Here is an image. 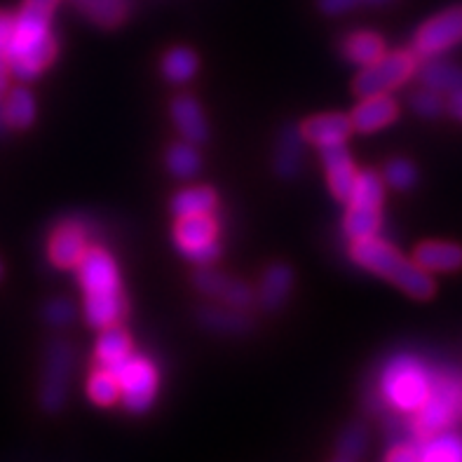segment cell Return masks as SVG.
Listing matches in <instances>:
<instances>
[{
  "mask_svg": "<svg viewBox=\"0 0 462 462\" xmlns=\"http://www.w3.org/2000/svg\"><path fill=\"white\" fill-rule=\"evenodd\" d=\"M7 78H10V64H7L5 54H0V97L7 89Z\"/></svg>",
  "mask_w": 462,
  "mask_h": 462,
  "instance_id": "obj_43",
  "label": "cell"
},
{
  "mask_svg": "<svg viewBox=\"0 0 462 462\" xmlns=\"http://www.w3.org/2000/svg\"><path fill=\"white\" fill-rule=\"evenodd\" d=\"M108 371L120 383V393H123L125 406L129 411L143 413L146 409H151L155 393H158V374L148 359L127 355L123 362L111 366Z\"/></svg>",
  "mask_w": 462,
  "mask_h": 462,
  "instance_id": "obj_4",
  "label": "cell"
},
{
  "mask_svg": "<svg viewBox=\"0 0 462 462\" xmlns=\"http://www.w3.org/2000/svg\"><path fill=\"white\" fill-rule=\"evenodd\" d=\"M350 254L362 268L371 270L375 275L394 282L402 291H406L409 296H413V299L428 300L432 299L434 291H437L434 280L430 277L428 270H422L416 261H413V263L406 261L394 246L378 240V237L355 240Z\"/></svg>",
  "mask_w": 462,
  "mask_h": 462,
  "instance_id": "obj_1",
  "label": "cell"
},
{
  "mask_svg": "<svg viewBox=\"0 0 462 462\" xmlns=\"http://www.w3.org/2000/svg\"><path fill=\"white\" fill-rule=\"evenodd\" d=\"M451 111L456 113L457 117H462V89L453 92V97H451Z\"/></svg>",
  "mask_w": 462,
  "mask_h": 462,
  "instance_id": "obj_44",
  "label": "cell"
},
{
  "mask_svg": "<svg viewBox=\"0 0 462 462\" xmlns=\"http://www.w3.org/2000/svg\"><path fill=\"white\" fill-rule=\"evenodd\" d=\"M366 451V430L362 425H350L338 439V457L357 462Z\"/></svg>",
  "mask_w": 462,
  "mask_h": 462,
  "instance_id": "obj_33",
  "label": "cell"
},
{
  "mask_svg": "<svg viewBox=\"0 0 462 462\" xmlns=\"http://www.w3.org/2000/svg\"><path fill=\"white\" fill-rule=\"evenodd\" d=\"M78 277H80V284L88 296L120 291V277H117L116 263L101 249L85 252V256L78 261Z\"/></svg>",
  "mask_w": 462,
  "mask_h": 462,
  "instance_id": "obj_9",
  "label": "cell"
},
{
  "mask_svg": "<svg viewBox=\"0 0 462 462\" xmlns=\"http://www.w3.org/2000/svg\"><path fill=\"white\" fill-rule=\"evenodd\" d=\"M73 3L101 26H117L127 14L125 0H73Z\"/></svg>",
  "mask_w": 462,
  "mask_h": 462,
  "instance_id": "obj_25",
  "label": "cell"
},
{
  "mask_svg": "<svg viewBox=\"0 0 462 462\" xmlns=\"http://www.w3.org/2000/svg\"><path fill=\"white\" fill-rule=\"evenodd\" d=\"M129 355V336L125 334L123 328L106 327L104 334H101L99 343H97V357L104 369H111L116 364L123 362Z\"/></svg>",
  "mask_w": 462,
  "mask_h": 462,
  "instance_id": "obj_22",
  "label": "cell"
},
{
  "mask_svg": "<svg viewBox=\"0 0 462 462\" xmlns=\"http://www.w3.org/2000/svg\"><path fill=\"white\" fill-rule=\"evenodd\" d=\"M88 390L94 404H99V406H111L116 404L117 399L123 397L117 378L111 374V371L104 369V366H101L99 371H94L92 378H89Z\"/></svg>",
  "mask_w": 462,
  "mask_h": 462,
  "instance_id": "obj_31",
  "label": "cell"
},
{
  "mask_svg": "<svg viewBox=\"0 0 462 462\" xmlns=\"http://www.w3.org/2000/svg\"><path fill=\"white\" fill-rule=\"evenodd\" d=\"M300 129L287 127L282 129L280 141H277V158H275V167L277 174L284 176V179H291V176L299 174V164H300Z\"/></svg>",
  "mask_w": 462,
  "mask_h": 462,
  "instance_id": "obj_18",
  "label": "cell"
},
{
  "mask_svg": "<svg viewBox=\"0 0 462 462\" xmlns=\"http://www.w3.org/2000/svg\"><path fill=\"white\" fill-rule=\"evenodd\" d=\"M362 3H385V0H362Z\"/></svg>",
  "mask_w": 462,
  "mask_h": 462,
  "instance_id": "obj_46",
  "label": "cell"
},
{
  "mask_svg": "<svg viewBox=\"0 0 462 462\" xmlns=\"http://www.w3.org/2000/svg\"><path fill=\"white\" fill-rule=\"evenodd\" d=\"M416 70V52H393L383 54L374 64L364 66L359 78L355 80V92L364 99L378 97L390 89L404 85Z\"/></svg>",
  "mask_w": 462,
  "mask_h": 462,
  "instance_id": "obj_3",
  "label": "cell"
},
{
  "mask_svg": "<svg viewBox=\"0 0 462 462\" xmlns=\"http://www.w3.org/2000/svg\"><path fill=\"white\" fill-rule=\"evenodd\" d=\"M167 164H170L171 174L176 179H190V176L198 174L199 158L195 148L190 146V141L188 143H174L170 155H167Z\"/></svg>",
  "mask_w": 462,
  "mask_h": 462,
  "instance_id": "obj_32",
  "label": "cell"
},
{
  "mask_svg": "<svg viewBox=\"0 0 462 462\" xmlns=\"http://www.w3.org/2000/svg\"><path fill=\"white\" fill-rule=\"evenodd\" d=\"M70 357H73V352H70L69 343H64V340H54L50 350H47V362L41 385V404L47 413H57L64 406L70 374Z\"/></svg>",
  "mask_w": 462,
  "mask_h": 462,
  "instance_id": "obj_8",
  "label": "cell"
},
{
  "mask_svg": "<svg viewBox=\"0 0 462 462\" xmlns=\"http://www.w3.org/2000/svg\"><path fill=\"white\" fill-rule=\"evenodd\" d=\"M3 108H5L7 125H12V127L26 129L31 123H33L35 104H33V97H31L26 89L22 88L12 89V92L7 94Z\"/></svg>",
  "mask_w": 462,
  "mask_h": 462,
  "instance_id": "obj_26",
  "label": "cell"
},
{
  "mask_svg": "<svg viewBox=\"0 0 462 462\" xmlns=\"http://www.w3.org/2000/svg\"><path fill=\"white\" fill-rule=\"evenodd\" d=\"M432 393V381L418 359L397 357L383 374V394L399 411H418Z\"/></svg>",
  "mask_w": 462,
  "mask_h": 462,
  "instance_id": "obj_2",
  "label": "cell"
},
{
  "mask_svg": "<svg viewBox=\"0 0 462 462\" xmlns=\"http://www.w3.org/2000/svg\"><path fill=\"white\" fill-rule=\"evenodd\" d=\"M59 0H23V7H29V10L42 12V14H50L52 17L54 7H57Z\"/></svg>",
  "mask_w": 462,
  "mask_h": 462,
  "instance_id": "obj_42",
  "label": "cell"
},
{
  "mask_svg": "<svg viewBox=\"0 0 462 462\" xmlns=\"http://www.w3.org/2000/svg\"><path fill=\"white\" fill-rule=\"evenodd\" d=\"M291 270L287 265H273L263 275V287H261V303L265 310H277L284 299L291 291Z\"/></svg>",
  "mask_w": 462,
  "mask_h": 462,
  "instance_id": "obj_20",
  "label": "cell"
},
{
  "mask_svg": "<svg viewBox=\"0 0 462 462\" xmlns=\"http://www.w3.org/2000/svg\"><path fill=\"white\" fill-rule=\"evenodd\" d=\"M45 317L50 324H57V327H64L70 322L73 317V308H70L69 300H54L45 308Z\"/></svg>",
  "mask_w": 462,
  "mask_h": 462,
  "instance_id": "obj_37",
  "label": "cell"
},
{
  "mask_svg": "<svg viewBox=\"0 0 462 462\" xmlns=\"http://www.w3.org/2000/svg\"><path fill=\"white\" fill-rule=\"evenodd\" d=\"M322 160H324V167H327L331 193H334L338 199H343V202H347L352 195V188H355V179H357V174H355V164H352L346 143L322 146Z\"/></svg>",
  "mask_w": 462,
  "mask_h": 462,
  "instance_id": "obj_11",
  "label": "cell"
},
{
  "mask_svg": "<svg viewBox=\"0 0 462 462\" xmlns=\"http://www.w3.org/2000/svg\"><path fill=\"white\" fill-rule=\"evenodd\" d=\"M350 207H371V209H381L383 205V183L374 171H364L355 179V188L350 195Z\"/></svg>",
  "mask_w": 462,
  "mask_h": 462,
  "instance_id": "obj_27",
  "label": "cell"
},
{
  "mask_svg": "<svg viewBox=\"0 0 462 462\" xmlns=\"http://www.w3.org/2000/svg\"><path fill=\"white\" fill-rule=\"evenodd\" d=\"M385 179L387 183L393 188H397V190H409V188H413V183H416L418 179L416 167L411 162H406V160H393V162L387 164Z\"/></svg>",
  "mask_w": 462,
  "mask_h": 462,
  "instance_id": "obj_35",
  "label": "cell"
},
{
  "mask_svg": "<svg viewBox=\"0 0 462 462\" xmlns=\"http://www.w3.org/2000/svg\"><path fill=\"white\" fill-rule=\"evenodd\" d=\"M195 284H198L199 291H205L207 296H214V299H223L228 293L233 280H228L226 275L217 273V270L202 268L199 273H195Z\"/></svg>",
  "mask_w": 462,
  "mask_h": 462,
  "instance_id": "obj_34",
  "label": "cell"
},
{
  "mask_svg": "<svg viewBox=\"0 0 462 462\" xmlns=\"http://www.w3.org/2000/svg\"><path fill=\"white\" fill-rule=\"evenodd\" d=\"M0 275H3V265H0Z\"/></svg>",
  "mask_w": 462,
  "mask_h": 462,
  "instance_id": "obj_48",
  "label": "cell"
},
{
  "mask_svg": "<svg viewBox=\"0 0 462 462\" xmlns=\"http://www.w3.org/2000/svg\"><path fill=\"white\" fill-rule=\"evenodd\" d=\"M217 221L209 214H195V217H181L174 230V240L179 252L186 254L190 261L207 265L217 261Z\"/></svg>",
  "mask_w": 462,
  "mask_h": 462,
  "instance_id": "obj_5",
  "label": "cell"
},
{
  "mask_svg": "<svg viewBox=\"0 0 462 462\" xmlns=\"http://www.w3.org/2000/svg\"><path fill=\"white\" fill-rule=\"evenodd\" d=\"M199 319L202 324L214 331H223V334H245L252 328V322L246 317L237 315V312L228 310H218V308H205L199 312Z\"/></svg>",
  "mask_w": 462,
  "mask_h": 462,
  "instance_id": "obj_30",
  "label": "cell"
},
{
  "mask_svg": "<svg viewBox=\"0 0 462 462\" xmlns=\"http://www.w3.org/2000/svg\"><path fill=\"white\" fill-rule=\"evenodd\" d=\"M420 462H462V439L456 434H434L422 448Z\"/></svg>",
  "mask_w": 462,
  "mask_h": 462,
  "instance_id": "obj_28",
  "label": "cell"
},
{
  "mask_svg": "<svg viewBox=\"0 0 462 462\" xmlns=\"http://www.w3.org/2000/svg\"><path fill=\"white\" fill-rule=\"evenodd\" d=\"M420 457L422 448H418L416 444H399L387 453L385 462H420Z\"/></svg>",
  "mask_w": 462,
  "mask_h": 462,
  "instance_id": "obj_38",
  "label": "cell"
},
{
  "mask_svg": "<svg viewBox=\"0 0 462 462\" xmlns=\"http://www.w3.org/2000/svg\"><path fill=\"white\" fill-rule=\"evenodd\" d=\"M357 3H362V0H319V7L327 14H340V12L352 10Z\"/></svg>",
  "mask_w": 462,
  "mask_h": 462,
  "instance_id": "obj_41",
  "label": "cell"
},
{
  "mask_svg": "<svg viewBox=\"0 0 462 462\" xmlns=\"http://www.w3.org/2000/svg\"><path fill=\"white\" fill-rule=\"evenodd\" d=\"M12 35H14V17L7 12H0V54L7 52Z\"/></svg>",
  "mask_w": 462,
  "mask_h": 462,
  "instance_id": "obj_40",
  "label": "cell"
},
{
  "mask_svg": "<svg viewBox=\"0 0 462 462\" xmlns=\"http://www.w3.org/2000/svg\"><path fill=\"white\" fill-rule=\"evenodd\" d=\"M394 117H397V104L385 94H378V97H369L366 101H362L350 120L357 132H375V129L393 123Z\"/></svg>",
  "mask_w": 462,
  "mask_h": 462,
  "instance_id": "obj_14",
  "label": "cell"
},
{
  "mask_svg": "<svg viewBox=\"0 0 462 462\" xmlns=\"http://www.w3.org/2000/svg\"><path fill=\"white\" fill-rule=\"evenodd\" d=\"M85 315L92 327H113V324L125 315L123 293H99V296H88L85 300Z\"/></svg>",
  "mask_w": 462,
  "mask_h": 462,
  "instance_id": "obj_17",
  "label": "cell"
},
{
  "mask_svg": "<svg viewBox=\"0 0 462 462\" xmlns=\"http://www.w3.org/2000/svg\"><path fill=\"white\" fill-rule=\"evenodd\" d=\"M162 70L164 76L170 78V82H176V85H183L186 80L193 78V73L198 70V59L190 50L186 47H176L171 50L162 61Z\"/></svg>",
  "mask_w": 462,
  "mask_h": 462,
  "instance_id": "obj_29",
  "label": "cell"
},
{
  "mask_svg": "<svg viewBox=\"0 0 462 462\" xmlns=\"http://www.w3.org/2000/svg\"><path fill=\"white\" fill-rule=\"evenodd\" d=\"M336 462H350V460H343V457H338V460H336Z\"/></svg>",
  "mask_w": 462,
  "mask_h": 462,
  "instance_id": "obj_47",
  "label": "cell"
},
{
  "mask_svg": "<svg viewBox=\"0 0 462 462\" xmlns=\"http://www.w3.org/2000/svg\"><path fill=\"white\" fill-rule=\"evenodd\" d=\"M413 261L428 273H453L462 268V246L453 242H425L416 249Z\"/></svg>",
  "mask_w": 462,
  "mask_h": 462,
  "instance_id": "obj_13",
  "label": "cell"
},
{
  "mask_svg": "<svg viewBox=\"0 0 462 462\" xmlns=\"http://www.w3.org/2000/svg\"><path fill=\"white\" fill-rule=\"evenodd\" d=\"M343 226H346V235L350 240L375 237V233L381 228V209H371V207H350Z\"/></svg>",
  "mask_w": 462,
  "mask_h": 462,
  "instance_id": "obj_24",
  "label": "cell"
},
{
  "mask_svg": "<svg viewBox=\"0 0 462 462\" xmlns=\"http://www.w3.org/2000/svg\"><path fill=\"white\" fill-rule=\"evenodd\" d=\"M352 120L340 113H328V116L310 117L300 127V134L305 141L317 143V146H334V143H346L347 136L352 134Z\"/></svg>",
  "mask_w": 462,
  "mask_h": 462,
  "instance_id": "obj_12",
  "label": "cell"
},
{
  "mask_svg": "<svg viewBox=\"0 0 462 462\" xmlns=\"http://www.w3.org/2000/svg\"><path fill=\"white\" fill-rule=\"evenodd\" d=\"M171 117L183 139L190 143H202L207 139V123L198 101L193 97H179L171 104Z\"/></svg>",
  "mask_w": 462,
  "mask_h": 462,
  "instance_id": "obj_16",
  "label": "cell"
},
{
  "mask_svg": "<svg viewBox=\"0 0 462 462\" xmlns=\"http://www.w3.org/2000/svg\"><path fill=\"white\" fill-rule=\"evenodd\" d=\"M420 80L434 92H457L462 89V69L446 61H434L430 59L428 64L420 69Z\"/></svg>",
  "mask_w": 462,
  "mask_h": 462,
  "instance_id": "obj_21",
  "label": "cell"
},
{
  "mask_svg": "<svg viewBox=\"0 0 462 462\" xmlns=\"http://www.w3.org/2000/svg\"><path fill=\"white\" fill-rule=\"evenodd\" d=\"M223 300L230 305H235V308H246V305L252 303V291H249V287H246V284H242V282H233L228 289V293L223 296Z\"/></svg>",
  "mask_w": 462,
  "mask_h": 462,
  "instance_id": "obj_39",
  "label": "cell"
},
{
  "mask_svg": "<svg viewBox=\"0 0 462 462\" xmlns=\"http://www.w3.org/2000/svg\"><path fill=\"white\" fill-rule=\"evenodd\" d=\"M54 54H57V45H54L52 35L47 33L45 38L29 42V45L10 47L5 52V59L14 76L22 78V80H33L42 69L52 64Z\"/></svg>",
  "mask_w": 462,
  "mask_h": 462,
  "instance_id": "obj_10",
  "label": "cell"
},
{
  "mask_svg": "<svg viewBox=\"0 0 462 462\" xmlns=\"http://www.w3.org/2000/svg\"><path fill=\"white\" fill-rule=\"evenodd\" d=\"M413 108H416L418 116L434 117L441 113L444 101H441V97L434 92V89H430V92H418L416 97H413Z\"/></svg>",
  "mask_w": 462,
  "mask_h": 462,
  "instance_id": "obj_36",
  "label": "cell"
},
{
  "mask_svg": "<svg viewBox=\"0 0 462 462\" xmlns=\"http://www.w3.org/2000/svg\"><path fill=\"white\" fill-rule=\"evenodd\" d=\"M5 125H7V120H5V108H3V104H0V132L5 129Z\"/></svg>",
  "mask_w": 462,
  "mask_h": 462,
  "instance_id": "obj_45",
  "label": "cell"
},
{
  "mask_svg": "<svg viewBox=\"0 0 462 462\" xmlns=\"http://www.w3.org/2000/svg\"><path fill=\"white\" fill-rule=\"evenodd\" d=\"M343 54L355 64L369 66L385 54V45H383L381 35L362 31V33L347 35L346 42H343Z\"/></svg>",
  "mask_w": 462,
  "mask_h": 462,
  "instance_id": "obj_19",
  "label": "cell"
},
{
  "mask_svg": "<svg viewBox=\"0 0 462 462\" xmlns=\"http://www.w3.org/2000/svg\"><path fill=\"white\" fill-rule=\"evenodd\" d=\"M460 411V393L451 383H432V393L428 402L418 409L416 432L420 439H432L434 434H441Z\"/></svg>",
  "mask_w": 462,
  "mask_h": 462,
  "instance_id": "obj_6",
  "label": "cell"
},
{
  "mask_svg": "<svg viewBox=\"0 0 462 462\" xmlns=\"http://www.w3.org/2000/svg\"><path fill=\"white\" fill-rule=\"evenodd\" d=\"M217 193L211 188H190L171 199V209L179 218L195 217V214H209L217 207Z\"/></svg>",
  "mask_w": 462,
  "mask_h": 462,
  "instance_id": "obj_23",
  "label": "cell"
},
{
  "mask_svg": "<svg viewBox=\"0 0 462 462\" xmlns=\"http://www.w3.org/2000/svg\"><path fill=\"white\" fill-rule=\"evenodd\" d=\"M88 252L85 235L76 226H61L50 240V258L59 268H73Z\"/></svg>",
  "mask_w": 462,
  "mask_h": 462,
  "instance_id": "obj_15",
  "label": "cell"
},
{
  "mask_svg": "<svg viewBox=\"0 0 462 462\" xmlns=\"http://www.w3.org/2000/svg\"><path fill=\"white\" fill-rule=\"evenodd\" d=\"M462 42V5L441 12L420 26L413 42V52L422 59H432L437 54L451 50Z\"/></svg>",
  "mask_w": 462,
  "mask_h": 462,
  "instance_id": "obj_7",
  "label": "cell"
}]
</instances>
